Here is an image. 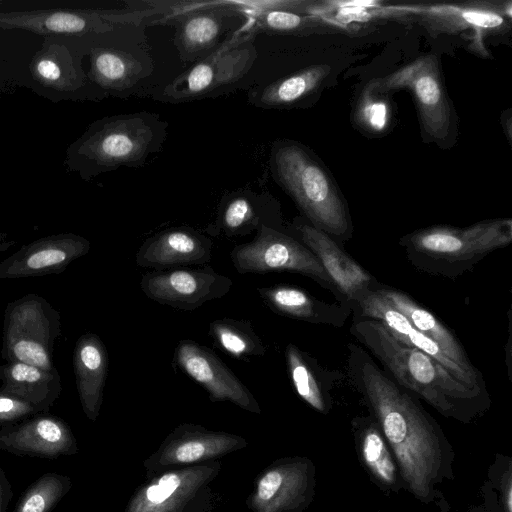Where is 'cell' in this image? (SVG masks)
Instances as JSON below:
<instances>
[{"label": "cell", "instance_id": "obj_1", "mask_svg": "<svg viewBox=\"0 0 512 512\" xmlns=\"http://www.w3.org/2000/svg\"><path fill=\"white\" fill-rule=\"evenodd\" d=\"M348 371L380 426L404 490L424 505L443 508L438 485L455 479V451L419 399L399 386L361 346L348 344Z\"/></svg>", "mask_w": 512, "mask_h": 512}, {"label": "cell", "instance_id": "obj_2", "mask_svg": "<svg viewBox=\"0 0 512 512\" xmlns=\"http://www.w3.org/2000/svg\"><path fill=\"white\" fill-rule=\"evenodd\" d=\"M350 332L399 386L442 416L470 424L489 409L488 392L469 388L434 358L394 338L380 321L354 316Z\"/></svg>", "mask_w": 512, "mask_h": 512}, {"label": "cell", "instance_id": "obj_3", "mask_svg": "<svg viewBox=\"0 0 512 512\" xmlns=\"http://www.w3.org/2000/svg\"><path fill=\"white\" fill-rule=\"evenodd\" d=\"M166 124L156 114L137 112L94 122L67 151V165L82 177L121 166L139 167L158 151Z\"/></svg>", "mask_w": 512, "mask_h": 512}, {"label": "cell", "instance_id": "obj_4", "mask_svg": "<svg viewBox=\"0 0 512 512\" xmlns=\"http://www.w3.org/2000/svg\"><path fill=\"white\" fill-rule=\"evenodd\" d=\"M512 241L511 219H489L468 227L436 225L400 239L408 261L430 275L456 279L494 250Z\"/></svg>", "mask_w": 512, "mask_h": 512}, {"label": "cell", "instance_id": "obj_5", "mask_svg": "<svg viewBox=\"0 0 512 512\" xmlns=\"http://www.w3.org/2000/svg\"><path fill=\"white\" fill-rule=\"evenodd\" d=\"M271 162L277 181L312 226L340 245L351 238L353 226L345 201L326 170L302 146L277 144Z\"/></svg>", "mask_w": 512, "mask_h": 512}, {"label": "cell", "instance_id": "obj_6", "mask_svg": "<svg viewBox=\"0 0 512 512\" xmlns=\"http://www.w3.org/2000/svg\"><path fill=\"white\" fill-rule=\"evenodd\" d=\"M60 313L44 297L28 293L9 302L4 311L2 358L45 370L61 334Z\"/></svg>", "mask_w": 512, "mask_h": 512}, {"label": "cell", "instance_id": "obj_7", "mask_svg": "<svg viewBox=\"0 0 512 512\" xmlns=\"http://www.w3.org/2000/svg\"><path fill=\"white\" fill-rule=\"evenodd\" d=\"M220 460L167 470L140 484L124 512H211Z\"/></svg>", "mask_w": 512, "mask_h": 512}, {"label": "cell", "instance_id": "obj_8", "mask_svg": "<svg viewBox=\"0 0 512 512\" xmlns=\"http://www.w3.org/2000/svg\"><path fill=\"white\" fill-rule=\"evenodd\" d=\"M240 274L289 271L300 273L332 291L339 299L332 280L317 257L291 234L262 226L251 242L236 245L230 253Z\"/></svg>", "mask_w": 512, "mask_h": 512}, {"label": "cell", "instance_id": "obj_9", "mask_svg": "<svg viewBox=\"0 0 512 512\" xmlns=\"http://www.w3.org/2000/svg\"><path fill=\"white\" fill-rule=\"evenodd\" d=\"M316 494V467L306 456H285L264 467L245 500L252 512H304Z\"/></svg>", "mask_w": 512, "mask_h": 512}, {"label": "cell", "instance_id": "obj_10", "mask_svg": "<svg viewBox=\"0 0 512 512\" xmlns=\"http://www.w3.org/2000/svg\"><path fill=\"white\" fill-rule=\"evenodd\" d=\"M375 82L381 92L400 89L411 91L425 135L437 142L448 137L452 119L451 105L438 62L433 55L421 56L395 72L375 79Z\"/></svg>", "mask_w": 512, "mask_h": 512}, {"label": "cell", "instance_id": "obj_11", "mask_svg": "<svg viewBox=\"0 0 512 512\" xmlns=\"http://www.w3.org/2000/svg\"><path fill=\"white\" fill-rule=\"evenodd\" d=\"M248 444L246 438L237 434L209 430L199 424L182 423L143 461L146 478L167 470L219 460L245 449Z\"/></svg>", "mask_w": 512, "mask_h": 512}, {"label": "cell", "instance_id": "obj_12", "mask_svg": "<svg viewBox=\"0 0 512 512\" xmlns=\"http://www.w3.org/2000/svg\"><path fill=\"white\" fill-rule=\"evenodd\" d=\"M257 52L250 36H233L201 58L164 89L172 100H190L240 80L252 67Z\"/></svg>", "mask_w": 512, "mask_h": 512}, {"label": "cell", "instance_id": "obj_13", "mask_svg": "<svg viewBox=\"0 0 512 512\" xmlns=\"http://www.w3.org/2000/svg\"><path fill=\"white\" fill-rule=\"evenodd\" d=\"M232 280L213 267L153 270L145 273L140 288L146 297L174 309L191 311L229 293Z\"/></svg>", "mask_w": 512, "mask_h": 512}, {"label": "cell", "instance_id": "obj_14", "mask_svg": "<svg viewBox=\"0 0 512 512\" xmlns=\"http://www.w3.org/2000/svg\"><path fill=\"white\" fill-rule=\"evenodd\" d=\"M289 230L317 257L332 280L339 301L351 310L380 284L340 244L310 223L297 219Z\"/></svg>", "mask_w": 512, "mask_h": 512}, {"label": "cell", "instance_id": "obj_15", "mask_svg": "<svg viewBox=\"0 0 512 512\" xmlns=\"http://www.w3.org/2000/svg\"><path fill=\"white\" fill-rule=\"evenodd\" d=\"M173 364L200 384L212 402L229 401L250 413L261 414L254 395L208 347L183 340L175 348Z\"/></svg>", "mask_w": 512, "mask_h": 512}, {"label": "cell", "instance_id": "obj_16", "mask_svg": "<svg viewBox=\"0 0 512 512\" xmlns=\"http://www.w3.org/2000/svg\"><path fill=\"white\" fill-rule=\"evenodd\" d=\"M0 450L21 457L57 459L79 452L76 437L62 418L38 413L0 428Z\"/></svg>", "mask_w": 512, "mask_h": 512}, {"label": "cell", "instance_id": "obj_17", "mask_svg": "<svg viewBox=\"0 0 512 512\" xmlns=\"http://www.w3.org/2000/svg\"><path fill=\"white\" fill-rule=\"evenodd\" d=\"M90 248V241L75 233L41 237L22 245L0 262V280L61 273L70 263L88 254Z\"/></svg>", "mask_w": 512, "mask_h": 512}, {"label": "cell", "instance_id": "obj_18", "mask_svg": "<svg viewBox=\"0 0 512 512\" xmlns=\"http://www.w3.org/2000/svg\"><path fill=\"white\" fill-rule=\"evenodd\" d=\"M415 14L430 31L438 33H458L473 30L481 40L483 34L504 30L511 17V5L505 3L470 2L465 4H435L393 7ZM431 32V33H432Z\"/></svg>", "mask_w": 512, "mask_h": 512}, {"label": "cell", "instance_id": "obj_19", "mask_svg": "<svg viewBox=\"0 0 512 512\" xmlns=\"http://www.w3.org/2000/svg\"><path fill=\"white\" fill-rule=\"evenodd\" d=\"M212 240L190 227H174L147 238L135 261L143 268L164 270L182 265H204L211 260Z\"/></svg>", "mask_w": 512, "mask_h": 512}, {"label": "cell", "instance_id": "obj_20", "mask_svg": "<svg viewBox=\"0 0 512 512\" xmlns=\"http://www.w3.org/2000/svg\"><path fill=\"white\" fill-rule=\"evenodd\" d=\"M0 28L68 38L107 32L112 29V24L102 19L100 11L48 9L0 12Z\"/></svg>", "mask_w": 512, "mask_h": 512}, {"label": "cell", "instance_id": "obj_21", "mask_svg": "<svg viewBox=\"0 0 512 512\" xmlns=\"http://www.w3.org/2000/svg\"><path fill=\"white\" fill-rule=\"evenodd\" d=\"M376 289L416 330L438 344L476 387L487 390L482 373L470 361L459 339L436 316L403 291L381 283Z\"/></svg>", "mask_w": 512, "mask_h": 512}, {"label": "cell", "instance_id": "obj_22", "mask_svg": "<svg viewBox=\"0 0 512 512\" xmlns=\"http://www.w3.org/2000/svg\"><path fill=\"white\" fill-rule=\"evenodd\" d=\"M352 313L355 317L371 318L380 321L394 338L434 358L455 378L469 388L488 392L476 387L464 372L450 360L438 344L416 330L407 318L388 303L377 289L364 297L352 309Z\"/></svg>", "mask_w": 512, "mask_h": 512}, {"label": "cell", "instance_id": "obj_23", "mask_svg": "<svg viewBox=\"0 0 512 512\" xmlns=\"http://www.w3.org/2000/svg\"><path fill=\"white\" fill-rule=\"evenodd\" d=\"M351 427L357 458L371 481L386 495H398L404 490L400 471L377 421L357 416Z\"/></svg>", "mask_w": 512, "mask_h": 512}, {"label": "cell", "instance_id": "obj_24", "mask_svg": "<svg viewBox=\"0 0 512 512\" xmlns=\"http://www.w3.org/2000/svg\"><path fill=\"white\" fill-rule=\"evenodd\" d=\"M72 362L82 410L95 422L103 403L108 373V353L101 338L91 332L81 335L76 341Z\"/></svg>", "mask_w": 512, "mask_h": 512}, {"label": "cell", "instance_id": "obj_25", "mask_svg": "<svg viewBox=\"0 0 512 512\" xmlns=\"http://www.w3.org/2000/svg\"><path fill=\"white\" fill-rule=\"evenodd\" d=\"M262 226L285 232L276 209L268 200L252 192H234L223 199L215 221L206 228V232L233 238L257 232Z\"/></svg>", "mask_w": 512, "mask_h": 512}, {"label": "cell", "instance_id": "obj_26", "mask_svg": "<svg viewBox=\"0 0 512 512\" xmlns=\"http://www.w3.org/2000/svg\"><path fill=\"white\" fill-rule=\"evenodd\" d=\"M262 301L275 313L313 324L343 326L351 308L343 303H326L289 285L257 288Z\"/></svg>", "mask_w": 512, "mask_h": 512}, {"label": "cell", "instance_id": "obj_27", "mask_svg": "<svg viewBox=\"0 0 512 512\" xmlns=\"http://www.w3.org/2000/svg\"><path fill=\"white\" fill-rule=\"evenodd\" d=\"M0 390L13 395L41 413H48L59 398L62 385L58 370H45L22 362L0 365Z\"/></svg>", "mask_w": 512, "mask_h": 512}, {"label": "cell", "instance_id": "obj_28", "mask_svg": "<svg viewBox=\"0 0 512 512\" xmlns=\"http://www.w3.org/2000/svg\"><path fill=\"white\" fill-rule=\"evenodd\" d=\"M31 74L40 86L58 92H73L85 82L81 64L70 50L48 36L30 63Z\"/></svg>", "mask_w": 512, "mask_h": 512}, {"label": "cell", "instance_id": "obj_29", "mask_svg": "<svg viewBox=\"0 0 512 512\" xmlns=\"http://www.w3.org/2000/svg\"><path fill=\"white\" fill-rule=\"evenodd\" d=\"M285 360L291 383L298 396L319 413L332 407L330 390L335 377L325 371L317 360L294 344L285 349Z\"/></svg>", "mask_w": 512, "mask_h": 512}, {"label": "cell", "instance_id": "obj_30", "mask_svg": "<svg viewBox=\"0 0 512 512\" xmlns=\"http://www.w3.org/2000/svg\"><path fill=\"white\" fill-rule=\"evenodd\" d=\"M226 17L222 8L202 6L175 18V43L181 57L192 61L214 48L224 29Z\"/></svg>", "mask_w": 512, "mask_h": 512}, {"label": "cell", "instance_id": "obj_31", "mask_svg": "<svg viewBox=\"0 0 512 512\" xmlns=\"http://www.w3.org/2000/svg\"><path fill=\"white\" fill-rule=\"evenodd\" d=\"M142 75L141 63L125 51L96 48L91 52L89 77L103 89H128L140 80Z\"/></svg>", "mask_w": 512, "mask_h": 512}, {"label": "cell", "instance_id": "obj_32", "mask_svg": "<svg viewBox=\"0 0 512 512\" xmlns=\"http://www.w3.org/2000/svg\"><path fill=\"white\" fill-rule=\"evenodd\" d=\"M331 68L325 64L312 65L290 76L278 79L262 88L253 97L261 107H287L296 104L324 82Z\"/></svg>", "mask_w": 512, "mask_h": 512}, {"label": "cell", "instance_id": "obj_33", "mask_svg": "<svg viewBox=\"0 0 512 512\" xmlns=\"http://www.w3.org/2000/svg\"><path fill=\"white\" fill-rule=\"evenodd\" d=\"M208 335L216 346L240 360L262 357L267 350L251 323L246 320L216 319L209 324Z\"/></svg>", "mask_w": 512, "mask_h": 512}, {"label": "cell", "instance_id": "obj_34", "mask_svg": "<svg viewBox=\"0 0 512 512\" xmlns=\"http://www.w3.org/2000/svg\"><path fill=\"white\" fill-rule=\"evenodd\" d=\"M71 488L69 476L46 472L22 493L13 512H51Z\"/></svg>", "mask_w": 512, "mask_h": 512}, {"label": "cell", "instance_id": "obj_35", "mask_svg": "<svg viewBox=\"0 0 512 512\" xmlns=\"http://www.w3.org/2000/svg\"><path fill=\"white\" fill-rule=\"evenodd\" d=\"M486 512H512V458L498 454L481 487Z\"/></svg>", "mask_w": 512, "mask_h": 512}, {"label": "cell", "instance_id": "obj_36", "mask_svg": "<svg viewBox=\"0 0 512 512\" xmlns=\"http://www.w3.org/2000/svg\"><path fill=\"white\" fill-rule=\"evenodd\" d=\"M289 2H275L276 7L263 9L258 16V25L268 32L286 33L300 31L317 22L312 15L288 9Z\"/></svg>", "mask_w": 512, "mask_h": 512}, {"label": "cell", "instance_id": "obj_37", "mask_svg": "<svg viewBox=\"0 0 512 512\" xmlns=\"http://www.w3.org/2000/svg\"><path fill=\"white\" fill-rule=\"evenodd\" d=\"M380 93L375 80L372 81L363 91L356 112L360 124L373 131L385 128L389 120V108Z\"/></svg>", "mask_w": 512, "mask_h": 512}, {"label": "cell", "instance_id": "obj_38", "mask_svg": "<svg viewBox=\"0 0 512 512\" xmlns=\"http://www.w3.org/2000/svg\"><path fill=\"white\" fill-rule=\"evenodd\" d=\"M38 413L34 406L0 390V428Z\"/></svg>", "mask_w": 512, "mask_h": 512}, {"label": "cell", "instance_id": "obj_39", "mask_svg": "<svg viewBox=\"0 0 512 512\" xmlns=\"http://www.w3.org/2000/svg\"><path fill=\"white\" fill-rule=\"evenodd\" d=\"M13 498V490L5 471L0 465V512H7Z\"/></svg>", "mask_w": 512, "mask_h": 512}, {"label": "cell", "instance_id": "obj_40", "mask_svg": "<svg viewBox=\"0 0 512 512\" xmlns=\"http://www.w3.org/2000/svg\"><path fill=\"white\" fill-rule=\"evenodd\" d=\"M15 244H16V242L14 240H11L8 242L5 241L3 243H0V254L3 252H6L9 248L14 246Z\"/></svg>", "mask_w": 512, "mask_h": 512}, {"label": "cell", "instance_id": "obj_41", "mask_svg": "<svg viewBox=\"0 0 512 512\" xmlns=\"http://www.w3.org/2000/svg\"><path fill=\"white\" fill-rule=\"evenodd\" d=\"M462 512H486V510L481 505V506H472Z\"/></svg>", "mask_w": 512, "mask_h": 512}, {"label": "cell", "instance_id": "obj_42", "mask_svg": "<svg viewBox=\"0 0 512 512\" xmlns=\"http://www.w3.org/2000/svg\"><path fill=\"white\" fill-rule=\"evenodd\" d=\"M7 237H8V234H7V233L0 231V243L5 242V240L7 239Z\"/></svg>", "mask_w": 512, "mask_h": 512}]
</instances>
